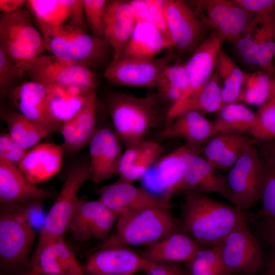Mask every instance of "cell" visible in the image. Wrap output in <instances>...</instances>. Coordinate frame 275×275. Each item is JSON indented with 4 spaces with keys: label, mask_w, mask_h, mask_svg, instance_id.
Masks as SVG:
<instances>
[{
    "label": "cell",
    "mask_w": 275,
    "mask_h": 275,
    "mask_svg": "<svg viewBox=\"0 0 275 275\" xmlns=\"http://www.w3.org/2000/svg\"><path fill=\"white\" fill-rule=\"evenodd\" d=\"M146 1L149 8L151 23L155 25L169 39L166 21L167 0H146Z\"/></svg>",
    "instance_id": "47"
},
{
    "label": "cell",
    "mask_w": 275,
    "mask_h": 275,
    "mask_svg": "<svg viewBox=\"0 0 275 275\" xmlns=\"http://www.w3.org/2000/svg\"><path fill=\"white\" fill-rule=\"evenodd\" d=\"M0 48L23 73L45 49L41 34L22 7L0 16Z\"/></svg>",
    "instance_id": "4"
},
{
    "label": "cell",
    "mask_w": 275,
    "mask_h": 275,
    "mask_svg": "<svg viewBox=\"0 0 275 275\" xmlns=\"http://www.w3.org/2000/svg\"><path fill=\"white\" fill-rule=\"evenodd\" d=\"M258 142L253 136L236 135L219 157L215 168L227 172L248 149L256 146Z\"/></svg>",
    "instance_id": "43"
},
{
    "label": "cell",
    "mask_w": 275,
    "mask_h": 275,
    "mask_svg": "<svg viewBox=\"0 0 275 275\" xmlns=\"http://www.w3.org/2000/svg\"><path fill=\"white\" fill-rule=\"evenodd\" d=\"M190 81L184 64H170L164 70L157 88L162 96L176 103L189 88Z\"/></svg>",
    "instance_id": "38"
},
{
    "label": "cell",
    "mask_w": 275,
    "mask_h": 275,
    "mask_svg": "<svg viewBox=\"0 0 275 275\" xmlns=\"http://www.w3.org/2000/svg\"><path fill=\"white\" fill-rule=\"evenodd\" d=\"M244 85L237 102L259 107L268 100L272 93L273 78L263 71H258L247 74Z\"/></svg>",
    "instance_id": "39"
},
{
    "label": "cell",
    "mask_w": 275,
    "mask_h": 275,
    "mask_svg": "<svg viewBox=\"0 0 275 275\" xmlns=\"http://www.w3.org/2000/svg\"><path fill=\"white\" fill-rule=\"evenodd\" d=\"M274 34H275V17H274Z\"/></svg>",
    "instance_id": "57"
},
{
    "label": "cell",
    "mask_w": 275,
    "mask_h": 275,
    "mask_svg": "<svg viewBox=\"0 0 275 275\" xmlns=\"http://www.w3.org/2000/svg\"><path fill=\"white\" fill-rule=\"evenodd\" d=\"M6 123L10 136L25 150L34 147L49 135L44 128L35 124L19 112L5 114Z\"/></svg>",
    "instance_id": "37"
},
{
    "label": "cell",
    "mask_w": 275,
    "mask_h": 275,
    "mask_svg": "<svg viewBox=\"0 0 275 275\" xmlns=\"http://www.w3.org/2000/svg\"><path fill=\"white\" fill-rule=\"evenodd\" d=\"M91 179L94 182L106 181L116 173L122 155L121 140L107 127L96 129L89 142Z\"/></svg>",
    "instance_id": "19"
},
{
    "label": "cell",
    "mask_w": 275,
    "mask_h": 275,
    "mask_svg": "<svg viewBox=\"0 0 275 275\" xmlns=\"http://www.w3.org/2000/svg\"><path fill=\"white\" fill-rule=\"evenodd\" d=\"M246 11L253 14L275 9V0H233Z\"/></svg>",
    "instance_id": "49"
},
{
    "label": "cell",
    "mask_w": 275,
    "mask_h": 275,
    "mask_svg": "<svg viewBox=\"0 0 275 275\" xmlns=\"http://www.w3.org/2000/svg\"><path fill=\"white\" fill-rule=\"evenodd\" d=\"M275 9L254 15L244 32L257 50L258 66L270 76L275 73L272 61L275 56Z\"/></svg>",
    "instance_id": "31"
},
{
    "label": "cell",
    "mask_w": 275,
    "mask_h": 275,
    "mask_svg": "<svg viewBox=\"0 0 275 275\" xmlns=\"http://www.w3.org/2000/svg\"><path fill=\"white\" fill-rule=\"evenodd\" d=\"M29 267L30 271L42 275H83L85 272L63 236L38 242Z\"/></svg>",
    "instance_id": "17"
},
{
    "label": "cell",
    "mask_w": 275,
    "mask_h": 275,
    "mask_svg": "<svg viewBox=\"0 0 275 275\" xmlns=\"http://www.w3.org/2000/svg\"><path fill=\"white\" fill-rule=\"evenodd\" d=\"M215 70L209 80L199 90L182 101L171 105L167 113L168 120L184 112L193 111L202 115L217 113L222 106V89Z\"/></svg>",
    "instance_id": "34"
},
{
    "label": "cell",
    "mask_w": 275,
    "mask_h": 275,
    "mask_svg": "<svg viewBox=\"0 0 275 275\" xmlns=\"http://www.w3.org/2000/svg\"><path fill=\"white\" fill-rule=\"evenodd\" d=\"M212 123L214 136L221 133L252 136L256 114L246 106L234 102L223 106Z\"/></svg>",
    "instance_id": "35"
},
{
    "label": "cell",
    "mask_w": 275,
    "mask_h": 275,
    "mask_svg": "<svg viewBox=\"0 0 275 275\" xmlns=\"http://www.w3.org/2000/svg\"><path fill=\"white\" fill-rule=\"evenodd\" d=\"M24 74L0 48V93L1 96H8L15 87L14 84Z\"/></svg>",
    "instance_id": "45"
},
{
    "label": "cell",
    "mask_w": 275,
    "mask_h": 275,
    "mask_svg": "<svg viewBox=\"0 0 275 275\" xmlns=\"http://www.w3.org/2000/svg\"><path fill=\"white\" fill-rule=\"evenodd\" d=\"M162 150L159 143L144 140L127 147L119 166V180L132 183L142 179L158 159Z\"/></svg>",
    "instance_id": "29"
},
{
    "label": "cell",
    "mask_w": 275,
    "mask_h": 275,
    "mask_svg": "<svg viewBox=\"0 0 275 275\" xmlns=\"http://www.w3.org/2000/svg\"><path fill=\"white\" fill-rule=\"evenodd\" d=\"M203 149L187 154L182 191L195 190L205 194L217 193L232 204V197L226 175L200 156Z\"/></svg>",
    "instance_id": "20"
},
{
    "label": "cell",
    "mask_w": 275,
    "mask_h": 275,
    "mask_svg": "<svg viewBox=\"0 0 275 275\" xmlns=\"http://www.w3.org/2000/svg\"><path fill=\"white\" fill-rule=\"evenodd\" d=\"M166 21L173 47L185 51H194L206 39L209 26L204 15L199 17L186 2L167 0Z\"/></svg>",
    "instance_id": "12"
},
{
    "label": "cell",
    "mask_w": 275,
    "mask_h": 275,
    "mask_svg": "<svg viewBox=\"0 0 275 275\" xmlns=\"http://www.w3.org/2000/svg\"><path fill=\"white\" fill-rule=\"evenodd\" d=\"M45 86L47 90L46 107L47 114L49 118L60 127L83 108L90 94L96 90L87 91L74 86Z\"/></svg>",
    "instance_id": "30"
},
{
    "label": "cell",
    "mask_w": 275,
    "mask_h": 275,
    "mask_svg": "<svg viewBox=\"0 0 275 275\" xmlns=\"http://www.w3.org/2000/svg\"><path fill=\"white\" fill-rule=\"evenodd\" d=\"M96 90L89 95L83 108L73 118L63 124L60 132L64 152L72 154L81 149L89 142L95 130Z\"/></svg>",
    "instance_id": "27"
},
{
    "label": "cell",
    "mask_w": 275,
    "mask_h": 275,
    "mask_svg": "<svg viewBox=\"0 0 275 275\" xmlns=\"http://www.w3.org/2000/svg\"><path fill=\"white\" fill-rule=\"evenodd\" d=\"M35 233L20 204L1 205L0 258L4 266L14 268L26 263Z\"/></svg>",
    "instance_id": "6"
},
{
    "label": "cell",
    "mask_w": 275,
    "mask_h": 275,
    "mask_svg": "<svg viewBox=\"0 0 275 275\" xmlns=\"http://www.w3.org/2000/svg\"><path fill=\"white\" fill-rule=\"evenodd\" d=\"M223 42L219 36L212 32L193 51L184 64L189 79V88L181 99L174 104L194 94L209 80L214 73L218 52Z\"/></svg>",
    "instance_id": "26"
},
{
    "label": "cell",
    "mask_w": 275,
    "mask_h": 275,
    "mask_svg": "<svg viewBox=\"0 0 275 275\" xmlns=\"http://www.w3.org/2000/svg\"><path fill=\"white\" fill-rule=\"evenodd\" d=\"M115 131L126 147L144 140L158 114L157 97L152 94L138 97L115 93L107 100Z\"/></svg>",
    "instance_id": "3"
},
{
    "label": "cell",
    "mask_w": 275,
    "mask_h": 275,
    "mask_svg": "<svg viewBox=\"0 0 275 275\" xmlns=\"http://www.w3.org/2000/svg\"><path fill=\"white\" fill-rule=\"evenodd\" d=\"M260 231L264 240L275 252V224L261 222Z\"/></svg>",
    "instance_id": "52"
},
{
    "label": "cell",
    "mask_w": 275,
    "mask_h": 275,
    "mask_svg": "<svg viewBox=\"0 0 275 275\" xmlns=\"http://www.w3.org/2000/svg\"><path fill=\"white\" fill-rule=\"evenodd\" d=\"M265 274L275 275V252L272 251L266 257Z\"/></svg>",
    "instance_id": "54"
},
{
    "label": "cell",
    "mask_w": 275,
    "mask_h": 275,
    "mask_svg": "<svg viewBox=\"0 0 275 275\" xmlns=\"http://www.w3.org/2000/svg\"><path fill=\"white\" fill-rule=\"evenodd\" d=\"M117 217L98 199H78L69 223L75 238L79 241L104 239Z\"/></svg>",
    "instance_id": "18"
},
{
    "label": "cell",
    "mask_w": 275,
    "mask_h": 275,
    "mask_svg": "<svg viewBox=\"0 0 275 275\" xmlns=\"http://www.w3.org/2000/svg\"><path fill=\"white\" fill-rule=\"evenodd\" d=\"M213 136L212 123L203 115L193 111L178 115L160 133L162 138H182L186 143L195 145H205Z\"/></svg>",
    "instance_id": "33"
},
{
    "label": "cell",
    "mask_w": 275,
    "mask_h": 275,
    "mask_svg": "<svg viewBox=\"0 0 275 275\" xmlns=\"http://www.w3.org/2000/svg\"><path fill=\"white\" fill-rule=\"evenodd\" d=\"M172 59L168 56L159 58L120 59L107 66L104 75L108 81L118 86L157 88Z\"/></svg>",
    "instance_id": "14"
},
{
    "label": "cell",
    "mask_w": 275,
    "mask_h": 275,
    "mask_svg": "<svg viewBox=\"0 0 275 275\" xmlns=\"http://www.w3.org/2000/svg\"><path fill=\"white\" fill-rule=\"evenodd\" d=\"M136 23V19L129 1H107L104 16L105 40L112 49L108 65L120 59Z\"/></svg>",
    "instance_id": "21"
},
{
    "label": "cell",
    "mask_w": 275,
    "mask_h": 275,
    "mask_svg": "<svg viewBox=\"0 0 275 275\" xmlns=\"http://www.w3.org/2000/svg\"><path fill=\"white\" fill-rule=\"evenodd\" d=\"M27 150L22 147L9 133L0 135V158L18 168Z\"/></svg>",
    "instance_id": "46"
},
{
    "label": "cell",
    "mask_w": 275,
    "mask_h": 275,
    "mask_svg": "<svg viewBox=\"0 0 275 275\" xmlns=\"http://www.w3.org/2000/svg\"><path fill=\"white\" fill-rule=\"evenodd\" d=\"M137 21L150 22L149 10L146 0H133L129 1Z\"/></svg>",
    "instance_id": "51"
},
{
    "label": "cell",
    "mask_w": 275,
    "mask_h": 275,
    "mask_svg": "<svg viewBox=\"0 0 275 275\" xmlns=\"http://www.w3.org/2000/svg\"><path fill=\"white\" fill-rule=\"evenodd\" d=\"M200 3L209 28L224 41L234 45L244 34L255 15L233 0H204Z\"/></svg>",
    "instance_id": "15"
},
{
    "label": "cell",
    "mask_w": 275,
    "mask_h": 275,
    "mask_svg": "<svg viewBox=\"0 0 275 275\" xmlns=\"http://www.w3.org/2000/svg\"><path fill=\"white\" fill-rule=\"evenodd\" d=\"M152 264L127 245L110 238L90 256L85 271L89 275H133L139 270L146 272Z\"/></svg>",
    "instance_id": "13"
},
{
    "label": "cell",
    "mask_w": 275,
    "mask_h": 275,
    "mask_svg": "<svg viewBox=\"0 0 275 275\" xmlns=\"http://www.w3.org/2000/svg\"><path fill=\"white\" fill-rule=\"evenodd\" d=\"M203 248L185 232L177 230L147 246L140 254L155 263H187Z\"/></svg>",
    "instance_id": "28"
},
{
    "label": "cell",
    "mask_w": 275,
    "mask_h": 275,
    "mask_svg": "<svg viewBox=\"0 0 275 275\" xmlns=\"http://www.w3.org/2000/svg\"><path fill=\"white\" fill-rule=\"evenodd\" d=\"M85 20L91 35L103 40L106 0H82Z\"/></svg>",
    "instance_id": "44"
},
{
    "label": "cell",
    "mask_w": 275,
    "mask_h": 275,
    "mask_svg": "<svg viewBox=\"0 0 275 275\" xmlns=\"http://www.w3.org/2000/svg\"><path fill=\"white\" fill-rule=\"evenodd\" d=\"M245 215L234 206L195 190L186 191L181 221L187 234L204 248L218 246Z\"/></svg>",
    "instance_id": "1"
},
{
    "label": "cell",
    "mask_w": 275,
    "mask_h": 275,
    "mask_svg": "<svg viewBox=\"0 0 275 275\" xmlns=\"http://www.w3.org/2000/svg\"><path fill=\"white\" fill-rule=\"evenodd\" d=\"M91 174L90 163H81L69 169L56 199L45 215L39 231L38 242L63 236L78 200V192Z\"/></svg>",
    "instance_id": "8"
},
{
    "label": "cell",
    "mask_w": 275,
    "mask_h": 275,
    "mask_svg": "<svg viewBox=\"0 0 275 275\" xmlns=\"http://www.w3.org/2000/svg\"><path fill=\"white\" fill-rule=\"evenodd\" d=\"M170 40L153 23L137 21L120 59H151L172 47Z\"/></svg>",
    "instance_id": "32"
},
{
    "label": "cell",
    "mask_w": 275,
    "mask_h": 275,
    "mask_svg": "<svg viewBox=\"0 0 275 275\" xmlns=\"http://www.w3.org/2000/svg\"><path fill=\"white\" fill-rule=\"evenodd\" d=\"M256 146L263 164L275 170V140L258 141Z\"/></svg>",
    "instance_id": "48"
},
{
    "label": "cell",
    "mask_w": 275,
    "mask_h": 275,
    "mask_svg": "<svg viewBox=\"0 0 275 275\" xmlns=\"http://www.w3.org/2000/svg\"><path fill=\"white\" fill-rule=\"evenodd\" d=\"M204 146L185 143L171 153L158 158L142 178L144 188L170 200L171 197L182 191L187 154L203 149Z\"/></svg>",
    "instance_id": "11"
},
{
    "label": "cell",
    "mask_w": 275,
    "mask_h": 275,
    "mask_svg": "<svg viewBox=\"0 0 275 275\" xmlns=\"http://www.w3.org/2000/svg\"><path fill=\"white\" fill-rule=\"evenodd\" d=\"M24 0H0V10L2 13H9L22 7L26 4Z\"/></svg>",
    "instance_id": "53"
},
{
    "label": "cell",
    "mask_w": 275,
    "mask_h": 275,
    "mask_svg": "<svg viewBox=\"0 0 275 275\" xmlns=\"http://www.w3.org/2000/svg\"><path fill=\"white\" fill-rule=\"evenodd\" d=\"M146 275H187L174 263L153 262Z\"/></svg>",
    "instance_id": "50"
},
{
    "label": "cell",
    "mask_w": 275,
    "mask_h": 275,
    "mask_svg": "<svg viewBox=\"0 0 275 275\" xmlns=\"http://www.w3.org/2000/svg\"><path fill=\"white\" fill-rule=\"evenodd\" d=\"M272 93L268 100L258 107L252 136L258 141L275 140V77Z\"/></svg>",
    "instance_id": "41"
},
{
    "label": "cell",
    "mask_w": 275,
    "mask_h": 275,
    "mask_svg": "<svg viewBox=\"0 0 275 275\" xmlns=\"http://www.w3.org/2000/svg\"><path fill=\"white\" fill-rule=\"evenodd\" d=\"M56 196L57 193L31 182L18 168L0 158L1 205H18Z\"/></svg>",
    "instance_id": "23"
},
{
    "label": "cell",
    "mask_w": 275,
    "mask_h": 275,
    "mask_svg": "<svg viewBox=\"0 0 275 275\" xmlns=\"http://www.w3.org/2000/svg\"><path fill=\"white\" fill-rule=\"evenodd\" d=\"M254 275H262V274H260V273H257V274H254ZM264 275H266V274H265Z\"/></svg>",
    "instance_id": "56"
},
{
    "label": "cell",
    "mask_w": 275,
    "mask_h": 275,
    "mask_svg": "<svg viewBox=\"0 0 275 275\" xmlns=\"http://www.w3.org/2000/svg\"><path fill=\"white\" fill-rule=\"evenodd\" d=\"M260 201L262 206L256 216L262 222L275 224V170L263 164Z\"/></svg>",
    "instance_id": "42"
},
{
    "label": "cell",
    "mask_w": 275,
    "mask_h": 275,
    "mask_svg": "<svg viewBox=\"0 0 275 275\" xmlns=\"http://www.w3.org/2000/svg\"><path fill=\"white\" fill-rule=\"evenodd\" d=\"M26 4L38 25L70 24L88 29L82 0H29Z\"/></svg>",
    "instance_id": "24"
},
{
    "label": "cell",
    "mask_w": 275,
    "mask_h": 275,
    "mask_svg": "<svg viewBox=\"0 0 275 275\" xmlns=\"http://www.w3.org/2000/svg\"><path fill=\"white\" fill-rule=\"evenodd\" d=\"M21 275H42V274L37 273L32 271H30L29 272L24 273Z\"/></svg>",
    "instance_id": "55"
},
{
    "label": "cell",
    "mask_w": 275,
    "mask_h": 275,
    "mask_svg": "<svg viewBox=\"0 0 275 275\" xmlns=\"http://www.w3.org/2000/svg\"><path fill=\"white\" fill-rule=\"evenodd\" d=\"M26 73L32 81L44 85L77 86L87 91L96 89L90 68L67 61L52 54L41 55L28 66Z\"/></svg>",
    "instance_id": "9"
},
{
    "label": "cell",
    "mask_w": 275,
    "mask_h": 275,
    "mask_svg": "<svg viewBox=\"0 0 275 275\" xmlns=\"http://www.w3.org/2000/svg\"><path fill=\"white\" fill-rule=\"evenodd\" d=\"M65 153L62 145L38 143L28 150L18 168L32 183H43L57 174Z\"/></svg>",
    "instance_id": "25"
},
{
    "label": "cell",
    "mask_w": 275,
    "mask_h": 275,
    "mask_svg": "<svg viewBox=\"0 0 275 275\" xmlns=\"http://www.w3.org/2000/svg\"><path fill=\"white\" fill-rule=\"evenodd\" d=\"M263 164L257 148L248 149L227 172L232 205L244 211L260 200Z\"/></svg>",
    "instance_id": "10"
},
{
    "label": "cell",
    "mask_w": 275,
    "mask_h": 275,
    "mask_svg": "<svg viewBox=\"0 0 275 275\" xmlns=\"http://www.w3.org/2000/svg\"><path fill=\"white\" fill-rule=\"evenodd\" d=\"M46 94L45 85L31 80L16 86L8 96L20 113L50 134L60 132L61 127L47 114Z\"/></svg>",
    "instance_id": "22"
},
{
    "label": "cell",
    "mask_w": 275,
    "mask_h": 275,
    "mask_svg": "<svg viewBox=\"0 0 275 275\" xmlns=\"http://www.w3.org/2000/svg\"><path fill=\"white\" fill-rule=\"evenodd\" d=\"M170 210L151 207L123 214L111 239L127 246L151 245L178 230Z\"/></svg>",
    "instance_id": "5"
},
{
    "label": "cell",
    "mask_w": 275,
    "mask_h": 275,
    "mask_svg": "<svg viewBox=\"0 0 275 275\" xmlns=\"http://www.w3.org/2000/svg\"><path fill=\"white\" fill-rule=\"evenodd\" d=\"M215 67L218 77L224 82L222 89V107L237 102L247 74L236 64L222 47L218 52Z\"/></svg>",
    "instance_id": "36"
},
{
    "label": "cell",
    "mask_w": 275,
    "mask_h": 275,
    "mask_svg": "<svg viewBox=\"0 0 275 275\" xmlns=\"http://www.w3.org/2000/svg\"><path fill=\"white\" fill-rule=\"evenodd\" d=\"M186 264L188 275H231L223 263L217 246L202 248Z\"/></svg>",
    "instance_id": "40"
},
{
    "label": "cell",
    "mask_w": 275,
    "mask_h": 275,
    "mask_svg": "<svg viewBox=\"0 0 275 275\" xmlns=\"http://www.w3.org/2000/svg\"><path fill=\"white\" fill-rule=\"evenodd\" d=\"M217 247L223 263L231 275H254L265 268L266 257L246 218Z\"/></svg>",
    "instance_id": "7"
},
{
    "label": "cell",
    "mask_w": 275,
    "mask_h": 275,
    "mask_svg": "<svg viewBox=\"0 0 275 275\" xmlns=\"http://www.w3.org/2000/svg\"><path fill=\"white\" fill-rule=\"evenodd\" d=\"M45 49L62 60L95 68L105 64L112 49L105 40L74 25H38Z\"/></svg>",
    "instance_id": "2"
},
{
    "label": "cell",
    "mask_w": 275,
    "mask_h": 275,
    "mask_svg": "<svg viewBox=\"0 0 275 275\" xmlns=\"http://www.w3.org/2000/svg\"><path fill=\"white\" fill-rule=\"evenodd\" d=\"M99 200L117 217L151 207L171 209L174 205L147 189L118 180L100 191Z\"/></svg>",
    "instance_id": "16"
}]
</instances>
